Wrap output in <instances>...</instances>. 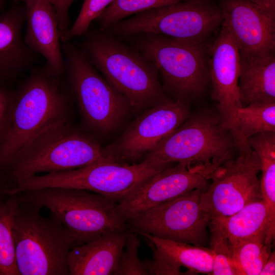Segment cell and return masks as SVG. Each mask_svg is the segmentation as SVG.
Wrapping results in <instances>:
<instances>
[{"label":"cell","mask_w":275,"mask_h":275,"mask_svg":"<svg viewBox=\"0 0 275 275\" xmlns=\"http://www.w3.org/2000/svg\"><path fill=\"white\" fill-rule=\"evenodd\" d=\"M62 49L64 74L82 129L101 144L113 140L134 115L129 101L94 67L80 47L66 41L62 42Z\"/></svg>","instance_id":"obj_1"},{"label":"cell","mask_w":275,"mask_h":275,"mask_svg":"<svg viewBox=\"0 0 275 275\" xmlns=\"http://www.w3.org/2000/svg\"><path fill=\"white\" fill-rule=\"evenodd\" d=\"M81 49L94 67L129 101L134 115L166 102L155 66L134 48L106 31L90 30Z\"/></svg>","instance_id":"obj_2"},{"label":"cell","mask_w":275,"mask_h":275,"mask_svg":"<svg viewBox=\"0 0 275 275\" xmlns=\"http://www.w3.org/2000/svg\"><path fill=\"white\" fill-rule=\"evenodd\" d=\"M61 78L44 65L34 69L14 91L10 124L0 143V172L37 134L54 124L68 121L69 96Z\"/></svg>","instance_id":"obj_3"},{"label":"cell","mask_w":275,"mask_h":275,"mask_svg":"<svg viewBox=\"0 0 275 275\" xmlns=\"http://www.w3.org/2000/svg\"><path fill=\"white\" fill-rule=\"evenodd\" d=\"M102 161L110 160L96 139L62 121L46 128L20 149L4 171L3 182H12L7 187L41 173L68 171Z\"/></svg>","instance_id":"obj_4"},{"label":"cell","mask_w":275,"mask_h":275,"mask_svg":"<svg viewBox=\"0 0 275 275\" xmlns=\"http://www.w3.org/2000/svg\"><path fill=\"white\" fill-rule=\"evenodd\" d=\"M236 151L233 136L217 113L203 111L191 114L142 160L197 168L210 179L212 173L233 158Z\"/></svg>","instance_id":"obj_5"},{"label":"cell","mask_w":275,"mask_h":275,"mask_svg":"<svg viewBox=\"0 0 275 275\" xmlns=\"http://www.w3.org/2000/svg\"><path fill=\"white\" fill-rule=\"evenodd\" d=\"M128 38L155 66L168 96L188 103L204 95L210 83L209 41L194 44L148 33Z\"/></svg>","instance_id":"obj_6"},{"label":"cell","mask_w":275,"mask_h":275,"mask_svg":"<svg viewBox=\"0 0 275 275\" xmlns=\"http://www.w3.org/2000/svg\"><path fill=\"white\" fill-rule=\"evenodd\" d=\"M40 210L18 200L12 233L19 273L70 275L67 260L76 239L54 216H43Z\"/></svg>","instance_id":"obj_7"},{"label":"cell","mask_w":275,"mask_h":275,"mask_svg":"<svg viewBox=\"0 0 275 275\" xmlns=\"http://www.w3.org/2000/svg\"><path fill=\"white\" fill-rule=\"evenodd\" d=\"M16 195L20 202L47 209L74 236L77 245L94 240L106 232L128 230L116 212L117 202L97 193L47 187Z\"/></svg>","instance_id":"obj_8"},{"label":"cell","mask_w":275,"mask_h":275,"mask_svg":"<svg viewBox=\"0 0 275 275\" xmlns=\"http://www.w3.org/2000/svg\"><path fill=\"white\" fill-rule=\"evenodd\" d=\"M223 22L213 0H183L134 14L105 31L117 37L148 33L200 44L209 41Z\"/></svg>","instance_id":"obj_9"},{"label":"cell","mask_w":275,"mask_h":275,"mask_svg":"<svg viewBox=\"0 0 275 275\" xmlns=\"http://www.w3.org/2000/svg\"><path fill=\"white\" fill-rule=\"evenodd\" d=\"M174 165L145 160L131 164L99 161L68 171L29 177L14 183L10 193L16 194L47 187L72 188L97 193L118 203L145 180Z\"/></svg>","instance_id":"obj_10"},{"label":"cell","mask_w":275,"mask_h":275,"mask_svg":"<svg viewBox=\"0 0 275 275\" xmlns=\"http://www.w3.org/2000/svg\"><path fill=\"white\" fill-rule=\"evenodd\" d=\"M198 188L140 212L125 223L129 231L197 246L208 239L210 218L200 205Z\"/></svg>","instance_id":"obj_11"},{"label":"cell","mask_w":275,"mask_h":275,"mask_svg":"<svg viewBox=\"0 0 275 275\" xmlns=\"http://www.w3.org/2000/svg\"><path fill=\"white\" fill-rule=\"evenodd\" d=\"M190 115L188 103L171 99L147 109L103 146L104 156L118 163L139 162Z\"/></svg>","instance_id":"obj_12"},{"label":"cell","mask_w":275,"mask_h":275,"mask_svg":"<svg viewBox=\"0 0 275 275\" xmlns=\"http://www.w3.org/2000/svg\"><path fill=\"white\" fill-rule=\"evenodd\" d=\"M260 162L252 150L231 158L211 174L200 197V205L212 220L228 217L246 205L263 199L258 174Z\"/></svg>","instance_id":"obj_13"},{"label":"cell","mask_w":275,"mask_h":275,"mask_svg":"<svg viewBox=\"0 0 275 275\" xmlns=\"http://www.w3.org/2000/svg\"><path fill=\"white\" fill-rule=\"evenodd\" d=\"M209 67L211 98L216 102V112L223 125L233 135L239 154H245L252 149L240 133L237 119V111L242 107L238 89L239 50L223 23L210 43Z\"/></svg>","instance_id":"obj_14"},{"label":"cell","mask_w":275,"mask_h":275,"mask_svg":"<svg viewBox=\"0 0 275 275\" xmlns=\"http://www.w3.org/2000/svg\"><path fill=\"white\" fill-rule=\"evenodd\" d=\"M208 180L197 168L180 163L150 177L117 203L116 212L125 223L135 214L198 188H204Z\"/></svg>","instance_id":"obj_15"},{"label":"cell","mask_w":275,"mask_h":275,"mask_svg":"<svg viewBox=\"0 0 275 275\" xmlns=\"http://www.w3.org/2000/svg\"><path fill=\"white\" fill-rule=\"evenodd\" d=\"M240 52L275 50V19L248 0H216Z\"/></svg>","instance_id":"obj_16"},{"label":"cell","mask_w":275,"mask_h":275,"mask_svg":"<svg viewBox=\"0 0 275 275\" xmlns=\"http://www.w3.org/2000/svg\"><path fill=\"white\" fill-rule=\"evenodd\" d=\"M25 8L24 41L34 52L44 57L45 66L55 75L64 74L62 41L56 13L51 0H19Z\"/></svg>","instance_id":"obj_17"},{"label":"cell","mask_w":275,"mask_h":275,"mask_svg":"<svg viewBox=\"0 0 275 275\" xmlns=\"http://www.w3.org/2000/svg\"><path fill=\"white\" fill-rule=\"evenodd\" d=\"M19 2H13L0 12V83L18 75L33 61L34 52L22 35L26 13L24 5Z\"/></svg>","instance_id":"obj_18"},{"label":"cell","mask_w":275,"mask_h":275,"mask_svg":"<svg viewBox=\"0 0 275 275\" xmlns=\"http://www.w3.org/2000/svg\"><path fill=\"white\" fill-rule=\"evenodd\" d=\"M127 231H109L75 246L68 257L70 275H111L117 269Z\"/></svg>","instance_id":"obj_19"},{"label":"cell","mask_w":275,"mask_h":275,"mask_svg":"<svg viewBox=\"0 0 275 275\" xmlns=\"http://www.w3.org/2000/svg\"><path fill=\"white\" fill-rule=\"evenodd\" d=\"M239 99L242 106L257 102H275L274 51L239 52Z\"/></svg>","instance_id":"obj_20"},{"label":"cell","mask_w":275,"mask_h":275,"mask_svg":"<svg viewBox=\"0 0 275 275\" xmlns=\"http://www.w3.org/2000/svg\"><path fill=\"white\" fill-rule=\"evenodd\" d=\"M139 234L151 241L162 257L175 269L180 270L183 266L190 274H212L213 256L210 248L162 239L145 232Z\"/></svg>","instance_id":"obj_21"},{"label":"cell","mask_w":275,"mask_h":275,"mask_svg":"<svg viewBox=\"0 0 275 275\" xmlns=\"http://www.w3.org/2000/svg\"><path fill=\"white\" fill-rule=\"evenodd\" d=\"M267 206L263 199L251 202L228 217L210 221L232 242L252 238L266 239L268 228Z\"/></svg>","instance_id":"obj_22"},{"label":"cell","mask_w":275,"mask_h":275,"mask_svg":"<svg viewBox=\"0 0 275 275\" xmlns=\"http://www.w3.org/2000/svg\"><path fill=\"white\" fill-rule=\"evenodd\" d=\"M230 243L236 275H259L271 253L265 239L252 238Z\"/></svg>","instance_id":"obj_23"},{"label":"cell","mask_w":275,"mask_h":275,"mask_svg":"<svg viewBox=\"0 0 275 275\" xmlns=\"http://www.w3.org/2000/svg\"><path fill=\"white\" fill-rule=\"evenodd\" d=\"M18 203L16 194L8 196L0 203V275H20L12 233L13 219Z\"/></svg>","instance_id":"obj_24"},{"label":"cell","mask_w":275,"mask_h":275,"mask_svg":"<svg viewBox=\"0 0 275 275\" xmlns=\"http://www.w3.org/2000/svg\"><path fill=\"white\" fill-rule=\"evenodd\" d=\"M237 119L240 133L246 143L256 134L275 132V102H257L242 106L237 111Z\"/></svg>","instance_id":"obj_25"},{"label":"cell","mask_w":275,"mask_h":275,"mask_svg":"<svg viewBox=\"0 0 275 275\" xmlns=\"http://www.w3.org/2000/svg\"><path fill=\"white\" fill-rule=\"evenodd\" d=\"M183 0H114L94 20L106 31L113 25L137 13Z\"/></svg>","instance_id":"obj_26"},{"label":"cell","mask_w":275,"mask_h":275,"mask_svg":"<svg viewBox=\"0 0 275 275\" xmlns=\"http://www.w3.org/2000/svg\"><path fill=\"white\" fill-rule=\"evenodd\" d=\"M209 244L213 256V275H236L230 243L225 234L210 224Z\"/></svg>","instance_id":"obj_27"},{"label":"cell","mask_w":275,"mask_h":275,"mask_svg":"<svg viewBox=\"0 0 275 275\" xmlns=\"http://www.w3.org/2000/svg\"><path fill=\"white\" fill-rule=\"evenodd\" d=\"M141 241L136 232L128 230L124 246L113 275H149L138 256Z\"/></svg>","instance_id":"obj_28"},{"label":"cell","mask_w":275,"mask_h":275,"mask_svg":"<svg viewBox=\"0 0 275 275\" xmlns=\"http://www.w3.org/2000/svg\"><path fill=\"white\" fill-rule=\"evenodd\" d=\"M114 0H84L78 15L63 42L82 36L94 21Z\"/></svg>","instance_id":"obj_29"},{"label":"cell","mask_w":275,"mask_h":275,"mask_svg":"<svg viewBox=\"0 0 275 275\" xmlns=\"http://www.w3.org/2000/svg\"><path fill=\"white\" fill-rule=\"evenodd\" d=\"M13 102L14 91L0 83V143L10 124Z\"/></svg>","instance_id":"obj_30"},{"label":"cell","mask_w":275,"mask_h":275,"mask_svg":"<svg viewBox=\"0 0 275 275\" xmlns=\"http://www.w3.org/2000/svg\"><path fill=\"white\" fill-rule=\"evenodd\" d=\"M148 245L151 248L153 257L152 260H143L149 275H182L185 273L180 272L172 267L160 255L154 244L149 240Z\"/></svg>","instance_id":"obj_31"},{"label":"cell","mask_w":275,"mask_h":275,"mask_svg":"<svg viewBox=\"0 0 275 275\" xmlns=\"http://www.w3.org/2000/svg\"><path fill=\"white\" fill-rule=\"evenodd\" d=\"M51 1L56 13L61 41L63 42L70 28L69 11L74 0Z\"/></svg>","instance_id":"obj_32"},{"label":"cell","mask_w":275,"mask_h":275,"mask_svg":"<svg viewBox=\"0 0 275 275\" xmlns=\"http://www.w3.org/2000/svg\"><path fill=\"white\" fill-rule=\"evenodd\" d=\"M275 19V0H248Z\"/></svg>","instance_id":"obj_33"},{"label":"cell","mask_w":275,"mask_h":275,"mask_svg":"<svg viewBox=\"0 0 275 275\" xmlns=\"http://www.w3.org/2000/svg\"><path fill=\"white\" fill-rule=\"evenodd\" d=\"M275 274V253H270L269 256L263 265L259 275Z\"/></svg>","instance_id":"obj_34"},{"label":"cell","mask_w":275,"mask_h":275,"mask_svg":"<svg viewBox=\"0 0 275 275\" xmlns=\"http://www.w3.org/2000/svg\"><path fill=\"white\" fill-rule=\"evenodd\" d=\"M9 196L5 193V187L2 181L0 180V203L3 202L5 197Z\"/></svg>","instance_id":"obj_35"},{"label":"cell","mask_w":275,"mask_h":275,"mask_svg":"<svg viewBox=\"0 0 275 275\" xmlns=\"http://www.w3.org/2000/svg\"><path fill=\"white\" fill-rule=\"evenodd\" d=\"M8 0H0V12L5 8Z\"/></svg>","instance_id":"obj_36"},{"label":"cell","mask_w":275,"mask_h":275,"mask_svg":"<svg viewBox=\"0 0 275 275\" xmlns=\"http://www.w3.org/2000/svg\"><path fill=\"white\" fill-rule=\"evenodd\" d=\"M13 2H19V0H12Z\"/></svg>","instance_id":"obj_37"}]
</instances>
